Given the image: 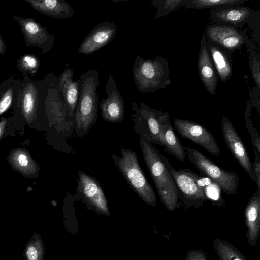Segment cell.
Segmentation results:
<instances>
[{"mask_svg": "<svg viewBox=\"0 0 260 260\" xmlns=\"http://www.w3.org/2000/svg\"><path fill=\"white\" fill-rule=\"evenodd\" d=\"M121 157L113 156L115 164L132 189L146 203L157 205L154 190L142 170L137 154L129 149L121 150Z\"/></svg>", "mask_w": 260, "mask_h": 260, "instance_id": "4", "label": "cell"}, {"mask_svg": "<svg viewBox=\"0 0 260 260\" xmlns=\"http://www.w3.org/2000/svg\"><path fill=\"white\" fill-rule=\"evenodd\" d=\"M26 254L29 260H37L38 258L37 251L34 247H29Z\"/></svg>", "mask_w": 260, "mask_h": 260, "instance_id": "33", "label": "cell"}, {"mask_svg": "<svg viewBox=\"0 0 260 260\" xmlns=\"http://www.w3.org/2000/svg\"><path fill=\"white\" fill-rule=\"evenodd\" d=\"M13 19L20 26L26 46L38 47L43 54L48 53L53 48L54 36L34 18L14 15Z\"/></svg>", "mask_w": 260, "mask_h": 260, "instance_id": "9", "label": "cell"}, {"mask_svg": "<svg viewBox=\"0 0 260 260\" xmlns=\"http://www.w3.org/2000/svg\"><path fill=\"white\" fill-rule=\"evenodd\" d=\"M73 75V70L67 67L58 77V90L70 117L74 116L79 95V79L74 81Z\"/></svg>", "mask_w": 260, "mask_h": 260, "instance_id": "18", "label": "cell"}, {"mask_svg": "<svg viewBox=\"0 0 260 260\" xmlns=\"http://www.w3.org/2000/svg\"><path fill=\"white\" fill-rule=\"evenodd\" d=\"M16 66L23 74L35 76L38 73L40 61L37 56L32 54H25L21 56L16 62Z\"/></svg>", "mask_w": 260, "mask_h": 260, "instance_id": "28", "label": "cell"}, {"mask_svg": "<svg viewBox=\"0 0 260 260\" xmlns=\"http://www.w3.org/2000/svg\"><path fill=\"white\" fill-rule=\"evenodd\" d=\"M221 127L223 139L228 148L247 175L255 182L256 178L252 164L244 144L232 123L225 116L221 118Z\"/></svg>", "mask_w": 260, "mask_h": 260, "instance_id": "11", "label": "cell"}, {"mask_svg": "<svg viewBox=\"0 0 260 260\" xmlns=\"http://www.w3.org/2000/svg\"><path fill=\"white\" fill-rule=\"evenodd\" d=\"M135 86L142 93L153 92L166 88L171 83L167 60L157 56L153 59L136 56L133 67Z\"/></svg>", "mask_w": 260, "mask_h": 260, "instance_id": "3", "label": "cell"}, {"mask_svg": "<svg viewBox=\"0 0 260 260\" xmlns=\"http://www.w3.org/2000/svg\"><path fill=\"white\" fill-rule=\"evenodd\" d=\"M213 245L220 260H247L240 251L229 242L215 238Z\"/></svg>", "mask_w": 260, "mask_h": 260, "instance_id": "26", "label": "cell"}, {"mask_svg": "<svg viewBox=\"0 0 260 260\" xmlns=\"http://www.w3.org/2000/svg\"><path fill=\"white\" fill-rule=\"evenodd\" d=\"M99 71L89 69L79 79V95L74 114L76 131L86 134L95 122L98 110Z\"/></svg>", "mask_w": 260, "mask_h": 260, "instance_id": "2", "label": "cell"}, {"mask_svg": "<svg viewBox=\"0 0 260 260\" xmlns=\"http://www.w3.org/2000/svg\"><path fill=\"white\" fill-rule=\"evenodd\" d=\"M246 0H186L184 6L189 9H217L241 6Z\"/></svg>", "mask_w": 260, "mask_h": 260, "instance_id": "25", "label": "cell"}, {"mask_svg": "<svg viewBox=\"0 0 260 260\" xmlns=\"http://www.w3.org/2000/svg\"><path fill=\"white\" fill-rule=\"evenodd\" d=\"M160 156L171 173L175 183L178 194L185 208H198L204 205L208 200L204 189L196 182L194 172L188 169H175L168 159L160 153Z\"/></svg>", "mask_w": 260, "mask_h": 260, "instance_id": "6", "label": "cell"}, {"mask_svg": "<svg viewBox=\"0 0 260 260\" xmlns=\"http://www.w3.org/2000/svg\"><path fill=\"white\" fill-rule=\"evenodd\" d=\"M204 32L207 40L231 55L250 40L239 29L224 25L210 24Z\"/></svg>", "mask_w": 260, "mask_h": 260, "instance_id": "8", "label": "cell"}, {"mask_svg": "<svg viewBox=\"0 0 260 260\" xmlns=\"http://www.w3.org/2000/svg\"><path fill=\"white\" fill-rule=\"evenodd\" d=\"M39 12L53 18L64 19L73 16V8L64 0H25Z\"/></svg>", "mask_w": 260, "mask_h": 260, "instance_id": "20", "label": "cell"}, {"mask_svg": "<svg viewBox=\"0 0 260 260\" xmlns=\"http://www.w3.org/2000/svg\"><path fill=\"white\" fill-rule=\"evenodd\" d=\"M194 177L198 185L202 188L208 199L214 206L220 207L225 204L222 198L219 187L211 179L204 175H199L194 173Z\"/></svg>", "mask_w": 260, "mask_h": 260, "instance_id": "24", "label": "cell"}, {"mask_svg": "<svg viewBox=\"0 0 260 260\" xmlns=\"http://www.w3.org/2000/svg\"><path fill=\"white\" fill-rule=\"evenodd\" d=\"M105 90L107 97L99 102L103 118L112 123L122 121L124 118V102L111 75L108 77Z\"/></svg>", "mask_w": 260, "mask_h": 260, "instance_id": "12", "label": "cell"}, {"mask_svg": "<svg viewBox=\"0 0 260 260\" xmlns=\"http://www.w3.org/2000/svg\"><path fill=\"white\" fill-rule=\"evenodd\" d=\"M133 108L136 112L133 116L137 132L141 138L149 143H153L161 146L159 140V124L164 112L142 102L138 107L134 101Z\"/></svg>", "mask_w": 260, "mask_h": 260, "instance_id": "7", "label": "cell"}, {"mask_svg": "<svg viewBox=\"0 0 260 260\" xmlns=\"http://www.w3.org/2000/svg\"><path fill=\"white\" fill-rule=\"evenodd\" d=\"M185 260H208L206 255L199 250H192L188 252Z\"/></svg>", "mask_w": 260, "mask_h": 260, "instance_id": "32", "label": "cell"}, {"mask_svg": "<svg viewBox=\"0 0 260 260\" xmlns=\"http://www.w3.org/2000/svg\"><path fill=\"white\" fill-rule=\"evenodd\" d=\"M117 31L113 22H101L86 36L79 47L78 53L88 55L98 51L113 40Z\"/></svg>", "mask_w": 260, "mask_h": 260, "instance_id": "14", "label": "cell"}, {"mask_svg": "<svg viewBox=\"0 0 260 260\" xmlns=\"http://www.w3.org/2000/svg\"><path fill=\"white\" fill-rule=\"evenodd\" d=\"M249 53V66L256 87L260 90V55L259 50L251 40L246 44Z\"/></svg>", "mask_w": 260, "mask_h": 260, "instance_id": "27", "label": "cell"}, {"mask_svg": "<svg viewBox=\"0 0 260 260\" xmlns=\"http://www.w3.org/2000/svg\"><path fill=\"white\" fill-rule=\"evenodd\" d=\"M140 145L161 202L168 211L175 210L180 207V199L174 181L160 157V152L142 138Z\"/></svg>", "mask_w": 260, "mask_h": 260, "instance_id": "1", "label": "cell"}, {"mask_svg": "<svg viewBox=\"0 0 260 260\" xmlns=\"http://www.w3.org/2000/svg\"><path fill=\"white\" fill-rule=\"evenodd\" d=\"M7 120L6 119H3L0 122V137L3 133L4 126H5Z\"/></svg>", "mask_w": 260, "mask_h": 260, "instance_id": "35", "label": "cell"}, {"mask_svg": "<svg viewBox=\"0 0 260 260\" xmlns=\"http://www.w3.org/2000/svg\"><path fill=\"white\" fill-rule=\"evenodd\" d=\"M175 128L181 137L201 146L209 153L218 156L221 150L212 134L203 125L186 119H175Z\"/></svg>", "mask_w": 260, "mask_h": 260, "instance_id": "10", "label": "cell"}, {"mask_svg": "<svg viewBox=\"0 0 260 260\" xmlns=\"http://www.w3.org/2000/svg\"><path fill=\"white\" fill-rule=\"evenodd\" d=\"M183 147L185 156L201 175L211 179L226 194L233 195L237 192L239 178L235 172L223 170L197 149L186 145Z\"/></svg>", "mask_w": 260, "mask_h": 260, "instance_id": "5", "label": "cell"}, {"mask_svg": "<svg viewBox=\"0 0 260 260\" xmlns=\"http://www.w3.org/2000/svg\"><path fill=\"white\" fill-rule=\"evenodd\" d=\"M77 190L83 199L96 209L108 213L107 200L100 183L83 171H78Z\"/></svg>", "mask_w": 260, "mask_h": 260, "instance_id": "13", "label": "cell"}, {"mask_svg": "<svg viewBox=\"0 0 260 260\" xmlns=\"http://www.w3.org/2000/svg\"><path fill=\"white\" fill-rule=\"evenodd\" d=\"M198 68L200 78L206 89L211 95H215L218 77L208 50L204 32L202 35Z\"/></svg>", "mask_w": 260, "mask_h": 260, "instance_id": "16", "label": "cell"}, {"mask_svg": "<svg viewBox=\"0 0 260 260\" xmlns=\"http://www.w3.org/2000/svg\"><path fill=\"white\" fill-rule=\"evenodd\" d=\"M244 215L247 228V239L249 244L254 246L259 236L260 190L257 189L249 199Z\"/></svg>", "mask_w": 260, "mask_h": 260, "instance_id": "19", "label": "cell"}, {"mask_svg": "<svg viewBox=\"0 0 260 260\" xmlns=\"http://www.w3.org/2000/svg\"><path fill=\"white\" fill-rule=\"evenodd\" d=\"M9 159L15 169L26 176H32L37 171L36 164L29 153L23 149L13 151Z\"/></svg>", "mask_w": 260, "mask_h": 260, "instance_id": "23", "label": "cell"}, {"mask_svg": "<svg viewBox=\"0 0 260 260\" xmlns=\"http://www.w3.org/2000/svg\"><path fill=\"white\" fill-rule=\"evenodd\" d=\"M256 11L247 6H235L212 9L210 12L213 23L241 28L255 15Z\"/></svg>", "mask_w": 260, "mask_h": 260, "instance_id": "15", "label": "cell"}, {"mask_svg": "<svg viewBox=\"0 0 260 260\" xmlns=\"http://www.w3.org/2000/svg\"><path fill=\"white\" fill-rule=\"evenodd\" d=\"M208 50L218 78L223 82L228 81L233 74L232 55L207 40Z\"/></svg>", "mask_w": 260, "mask_h": 260, "instance_id": "21", "label": "cell"}, {"mask_svg": "<svg viewBox=\"0 0 260 260\" xmlns=\"http://www.w3.org/2000/svg\"><path fill=\"white\" fill-rule=\"evenodd\" d=\"M21 84V80L12 74L1 83L0 115L12 106H15Z\"/></svg>", "mask_w": 260, "mask_h": 260, "instance_id": "22", "label": "cell"}, {"mask_svg": "<svg viewBox=\"0 0 260 260\" xmlns=\"http://www.w3.org/2000/svg\"><path fill=\"white\" fill-rule=\"evenodd\" d=\"M159 140L165 149L180 161H184L185 153L183 146L174 131L168 112H163L159 124Z\"/></svg>", "mask_w": 260, "mask_h": 260, "instance_id": "17", "label": "cell"}, {"mask_svg": "<svg viewBox=\"0 0 260 260\" xmlns=\"http://www.w3.org/2000/svg\"><path fill=\"white\" fill-rule=\"evenodd\" d=\"M186 0H153L151 6L157 9L155 19L164 17L184 6Z\"/></svg>", "mask_w": 260, "mask_h": 260, "instance_id": "29", "label": "cell"}, {"mask_svg": "<svg viewBox=\"0 0 260 260\" xmlns=\"http://www.w3.org/2000/svg\"><path fill=\"white\" fill-rule=\"evenodd\" d=\"M6 45L4 39L0 33V55H3L6 53Z\"/></svg>", "mask_w": 260, "mask_h": 260, "instance_id": "34", "label": "cell"}, {"mask_svg": "<svg viewBox=\"0 0 260 260\" xmlns=\"http://www.w3.org/2000/svg\"><path fill=\"white\" fill-rule=\"evenodd\" d=\"M253 151L255 155V160L252 164L253 170L256 178V185L257 189L260 190V157L259 154L254 147H253Z\"/></svg>", "mask_w": 260, "mask_h": 260, "instance_id": "31", "label": "cell"}, {"mask_svg": "<svg viewBox=\"0 0 260 260\" xmlns=\"http://www.w3.org/2000/svg\"><path fill=\"white\" fill-rule=\"evenodd\" d=\"M253 106L250 102V100H248L246 102V105L245 109L244 118L246 128L249 133L253 147H254L257 152L260 153V137L259 135L255 128L251 120V112Z\"/></svg>", "mask_w": 260, "mask_h": 260, "instance_id": "30", "label": "cell"}]
</instances>
